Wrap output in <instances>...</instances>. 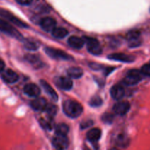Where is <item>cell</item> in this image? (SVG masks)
Returning <instances> with one entry per match:
<instances>
[{
	"mask_svg": "<svg viewBox=\"0 0 150 150\" xmlns=\"http://www.w3.org/2000/svg\"><path fill=\"white\" fill-rule=\"evenodd\" d=\"M63 111L70 118H77L83 112V108L76 101L68 100L63 103Z\"/></svg>",
	"mask_w": 150,
	"mask_h": 150,
	"instance_id": "obj_1",
	"label": "cell"
},
{
	"mask_svg": "<svg viewBox=\"0 0 150 150\" xmlns=\"http://www.w3.org/2000/svg\"><path fill=\"white\" fill-rule=\"evenodd\" d=\"M142 72L138 70H131L128 71L126 76L125 77L124 81L125 84L127 86H134L141 81L142 79Z\"/></svg>",
	"mask_w": 150,
	"mask_h": 150,
	"instance_id": "obj_2",
	"label": "cell"
},
{
	"mask_svg": "<svg viewBox=\"0 0 150 150\" xmlns=\"http://www.w3.org/2000/svg\"><path fill=\"white\" fill-rule=\"evenodd\" d=\"M0 31L18 40L22 39L23 38L20 32L16 28H14L8 22L2 20V19H0Z\"/></svg>",
	"mask_w": 150,
	"mask_h": 150,
	"instance_id": "obj_3",
	"label": "cell"
},
{
	"mask_svg": "<svg viewBox=\"0 0 150 150\" xmlns=\"http://www.w3.org/2000/svg\"><path fill=\"white\" fill-rule=\"evenodd\" d=\"M83 39L85 40V43H86L88 51L90 54L96 56L102 54V48H101L99 42L96 39L89 38V37H84Z\"/></svg>",
	"mask_w": 150,
	"mask_h": 150,
	"instance_id": "obj_4",
	"label": "cell"
},
{
	"mask_svg": "<svg viewBox=\"0 0 150 150\" xmlns=\"http://www.w3.org/2000/svg\"><path fill=\"white\" fill-rule=\"evenodd\" d=\"M45 52L51 58L56 59H62V60H70L73 59V57L68 54L62 50L57 49V48H51V47H46L45 48Z\"/></svg>",
	"mask_w": 150,
	"mask_h": 150,
	"instance_id": "obj_5",
	"label": "cell"
},
{
	"mask_svg": "<svg viewBox=\"0 0 150 150\" xmlns=\"http://www.w3.org/2000/svg\"><path fill=\"white\" fill-rule=\"evenodd\" d=\"M0 16H1V17L4 18H5L6 20L9 21H10L11 23H13V24H15L16 26H19V27L21 28L28 27L27 23H26L25 22H23V21L19 19L18 18L13 16L11 13H10V12L7 11V10H4V9H0Z\"/></svg>",
	"mask_w": 150,
	"mask_h": 150,
	"instance_id": "obj_6",
	"label": "cell"
},
{
	"mask_svg": "<svg viewBox=\"0 0 150 150\" xmlns=\"http://www.w3.org/2000/svg\"><path fill=\"white\" fill-rule=\"evenodd\" d=\"M53 146L57 149H65L68 147L69 142L66 136L57 135L53 139Z\"/></svg>",
	"mask_w": 150,
	"mask_h": 150,
	"instance_id": "obj_7",
	"label": "cell"
},
{
	"mask_svg": "<svg viewBox=\"0 0 150 150\" xmlns=\"http://www.w3.org/2000/svg\"><path fill=\"white\" fill-rule=\"evenodd\" d=\"M130 108V105L128 102L126 101H122V102L117 103L115 105H114V113L117 115L120 116H124L127 114L129 111Z\"/></svg>",
	"mask_w": 150,
	"mask_h": 150,
	"instance_id": "obj_8",
	"label": "cell"
},
{
	"mask_svg": "<svg viewBox=\"0 0 150 150\" xmlns=\"http://www.w3.org/2000/svg\"><path fill=\"white\" fill-rule=\"evenodd\" d=\"M23 92L31 98H37L40 94V89L35 83H28L23 87Z\"/></svg>",
	"mask_w": 150,
	"mask_h": 150,
	"instance_id": "obj_9",
	"label": "cell"
},
{
	"mask_svg": "<svg viewBox=\"0 0 150 150\" xmlns=\"http://www.w3.org/2000/svg\"><path fill=\"white\" fill-rule=\"evenodd\" d=\"M108 58L110 59L115 60V61H119L126 63L133 62L135 60L134 57L127 55V54H122V53H115V54H110V55L108 56Z\"/></svg>",
	"mask_w": 150,
	"mask_h": 150,
	"instance_id": "obj_10",
	"label": "cell"
},
{
	"mask_svg": "<svg viewBox=\"0 0 150 150\" xmlns=\"http://www.w3.org/2000/svg\"><path fill=\"white\" fill-rule=\"evenodd\" d=\"M56 84L63 90H70L73 87V81L67 77H59L55 81Z\"/></svg>",
	"mask_w": 150,
	"mask_h": 150,
	"instance_id": "obj_11",
	"label": "cell"
},
{
	"mask_svg": "<svg viewBox=\"0 0 150 150\" xmlns=\"http://www.w3.org/2000/svg\"><path fill=\"white\" fill-rule=\"evenodd\" d=\"M56 21L51 17L43 18L40 21V26L42 29L47 32H52L53 29L56 27Z\"/></svg>",
	"mask_w": 150,
	"mask_h": 150,
	"instance_id": "obj_12",
	"label": "cell"
},
{
	"mask_svg": "<svg viewBox=\"0 0 150 150\" xmlns=\"http://www.w3.org/2000/svg\"><path fill=\"white\" fill-rule=\"evenodd\" d=\"M3 80L6 82V83H14L16 82H17L18 81V75L14 72L13 70H5V71L3 73L2 76H1Z\"/></svg>",
	"mask_w": 150,
	"mask_h": 150,
	"instance_id": "obj_13",
	"label": "cell"
},
{
	"mask_svg": "<svg viewBox=\"0 0 150 150\" xmlns=\"http://www.w3.org/2000/svg\"><path fill=\"white\" fill-rule=\"evenodd\" d=\"M30 105L32 108L35 111H43L45 109L48 103H47L46 100L44 99L43 98L37 97V98H35L31 102Z\"/></svg>",
	"mask_w": 150,
	"mask_h": 150,
	"instance_id": "obj_14",
	"label": "cell"
},
{
	"mask_svg": "<svg viewBox=\"0 0 150 150\" xmlns=\"http://www.w3.org/2000/svg\"><path fill=\"white\" fill-rule=\"evenodd\" d=\"M40 82L41 86H42L44 90L47 92V94L49 95L50 98H51L54 101L57 102V101L58 100V95H57V92H55V90L51 87V85H50L48 82H46L44 80H40Z\"/></svg>",
	"mask_w": 150,
	"mask_h": 150,
	"instance_id": "obj_15",
	"label": "cell"
},
{
	"mask_svg": "<svg viewBox=\"0 0 150 150\" xmlns=\"http://www.w3.org/2000/svg\"><path fill=\"white\" fill-rule=\"evenodd\" d=\"M110 92H111V95L113 99L116 100H120L122 99L125 94L124 88L119 85H115L113 86Z\"/></svg>",
	"mask_w": 150,
	"mask_h": 150,
	"instance_id": "obj_16",
	"label": "cell"
},
{
	"mask_svg": "<svg viewBox=\"0 0 150 150\" xmlns=\"http://www.w3.org/2000/svg\"><path fill=\"white\" fill-rule=\"evenodd\" d=\"M67 42L72 48L80 49V48H83V45L85 44V40L83 38H79L77 36H72L69 38Z\"/></svg>",
	"mask_w": 150,
	"mask_h": 150,
	"instance_id": "obj_17",
	"label": "cell"
},
{
	"mask_svg": "<svg viewBox=\"0 0 150 150\" xmlns=\"http://www.w3.org/2000/svg\"><path fill=\"white\" fill-rule=\"evenodd\" d=\"M101 137V130L98 128H93L89 130L86 135L88 140L92 143H95L100 140Z\"/></svg>",
	"mask_w": 150,
	"mask_h": 150,
	"instance_id": "obj_18",
	"label": "cell"
},
{
	"mask_svg": "<svg viewBox=\"0 0 150 150\" xmlns=\"http://www.w3.org/2000/svg\"><path fill=\"white\" fill-rule=\"evenodd\" d=\"M67 75L72 79H79L83 76V70L79 67H72L67 70Z\"/></svg>",
	"mask_w": 150,
	"mask_h": 150,
	"instance_id": "obj_19",
	"label": "cell"
},
{
	"mask_svg": "<svg viewBox=\"0 0 150 150\" xmlns=\"http://www.w3.org/2000/svg\"><path fill=\"white\" fill-rule=\"evenodd\" d=\"M52 35L54 38L62 39V38H65L68 35V31L64 28L55 27L52 30Z\"/></svg>",
	"mask_w": 150,
	"mask_h": 150,
	"instance_id": "obj_20",
	"label": "cell"
},
{
	"mask_svg": "<svg viewBox=\"0 0 150 150\" xmlns=\"http://www.w3.org/2000/svg\"><path fill=\"white\" fill-rule=\"evenodd\" d=\"M55 132L57 135H61V136H66L67 133L69 132V127L66 124L64 123H61L59 124L56 127Z\"/></svg>",
	"mask_w": 150,
	"mask_h": 150,
	"instance_id": "obj_21",
	"label": "cell"
},
{
	"mask_svg": "<svg viewBox=\"0 0 150 150\" xmlns=\"http://www.w3.org/2000/svg\"><path fill=\"white\" fill-rule=\"evenodd\" d=\"M45 111H46L48 115L54 117L57 113V107L55 105H54V104H48Z\"/></svg>",
	"mask_w": 150,
	"mask_h": 150,
	"instance_id": "obj_22",
	"label": "cell"
},
{
	"mask_svg": "<svg viewBox=\"0 0 150 150\" xmlns=\"http://www.w3.org/2000/svg\"><path fill=\"white\" fill-rule=\"evenodd\" d=\"M128 139L124 135H121L117 139V145L121 146V147H125L128 145Z\"/></svg>",
	"mask_w": 150,
	"mask_h": 150,
	"instance_id": "obj_23",
	"label": "cell"
},
{
	"mask_svg": "<svg viewBox=\"0 0 150 150\" xmlns=\"http://www.w3.org/2000/svg\"><path fill=\"white\" fill-rule=\"evenodd\" d=\"M24 47L29 51H36L38 48V45L35 42H32L30 40H26L24 42Z\"/></svg>",
	"mask_w": 150,
	"mask_h": 150,
	"instance_id": "obj_24",
	"label": "cell"
},
{
	"mask_svg": "<svg viewBox=\"0 0 150 150\" xmlns=\"http://www.w3.org/2000/svg\"><path fill=\"white\" fill-rule=\"evenodd\" d=\"M102 99L98 96H95L93 98H92V99L90 100V102H89V104H90L91 106L93 107H98L102 105Z\"/></svg>",
	"mask_w": 150,
	"mask_h": 150,
	"instance_id": "obj_25",
	"label": "cell"
},
{
	"mask_svg": "<svg viewBox=\"0 0 150 150\" xmlns=\"http://www.w3.org/2000/svg\"><path fill=\"white\" fill-rule=\"evenodd\" d=\"M141 33L139 30H132L129 32L127 35V40H130L137 39V38H140Z\"/></svg>",
	"mask_w": 150,
	"mask_h": 150,
	"instance_id": "obj_26",
	"label": "cell"
},
{
	"mask_svg": "<svg viewBox=\"0 0 150 150\" xmlns=\"http://www.w3.org/2000/svg\"><path fill=\"white\" fill-rule=\"evenodd\" d=\"M40 123L41 124V125L42 126V127L45 128L46 130H51L53 127V122H51V121L48 120H44V119H41Z\"/></svg>",
	"mask_w": 150,
	"mask_h": 150,
	"instance_id": "obj_27",
	"label": "cell"
},
{
	"mask_svg": "<svg viewBox=\"0 0 150 150\" xmlns=\"http://www.w3.org/2000/svg\"><path fill=\"white\" fill-rule=\"evenodd\" d=\"M25 58H26V59L27 60L29 63L34 64V65L36 66L38 64H40L39 59H38V57H36V56L26 55Z\"/></svg>",
	"mask_w": 150,
	"mask_h": 150,
	"instance_id": "obj_28",
	"label": "cell"
},
{
	"mask_svg": "<svg viewBox=\"0 0 150 150\" xmlns=\"http://www.w3.org/2000/svg\"><path fill=\"white\" fill-rule=\"evenodd\" d=\"M141 72L144 76H150V64H146L142 66Z\"/></svg>",
	"mask_w": 150,
	"mask_h": 150,
	"instance_id": "obj_29",
	"label": "cell"
},
{
	"mask_svg": "<svg viewBox=\"0 0 150 150\" xmlns=\"http://www.w3.org/2000/svg\"><path fill=\"white\" fill-rule=\"evenodd\" d=\"M102 119H103V121L104 122L111 123L112 122L113 120H114V116H113L111 114L106 113V114H103Z\"/></svg>",
	"mask_w": 150,
	"mask_h": 150,
	"instance_id": "obj_30",
	"label": "cell"
},
{
	"mask_svg": "<svg viewBox=\"0 0 150 150\" xmlns=\"http://www.w3.org/2000/svg\"><path fill=\"white\" fill-rule=\"evenodd\" d=\"M129 42V46L131 47V48H135V47H137L139 45H141L142 42H141V40L139 38L137 39H133L128 40Z\"/></svg>",
	"mask_w": 150,
	"mask_h": 150,
	"instance_id": "obj_31",
	"label": "cell"
},
{
	"mask_svg": "<svg viewBox=\"0 0 150 150\" xmlns=\"http://www.w3.org/2000/svg\"><path fill=\"white\" fill-rule=\"evenodd\" d=\"M94 124L92 120H85L82 122V124H81V127L82 129H85V128H87V127H91L92 125Z\"/></svg>",
	"mask_w": 150,
	"mask_h": 150,
	"instance_id": "obj_32",
	"label": "cell"
},
{
	"mask_svg": "<svg viewBox=\"0 0 150 150\" xmlns=\"http://www.w3.org/2000/svg\"><path fill=\"white\" fill-rule=\"evenodd\" d=\"M33 0H16L18 3L21 5H29Z\"/></svg>",
	"mask_w": 150,
	"mask_h": 150,
	"instance_id": "obj_33",
	"label": "cell"
},
{
	"mask_svg": "<svg viewBox=\"0 0 150 150\" xmlns=\"http://www.w3.org/2000/svg\"><path fill=\"white\" fill-rule=\"evenodd\" d=\"M4 67H5V64L2 60L0 59V73H1L4 70Z\"/></svg>",
	"mask_w": 150,
	"mask_h": 150,
	"instance_id": "obj_34",
	"label": "cell"
}]
</instances>
